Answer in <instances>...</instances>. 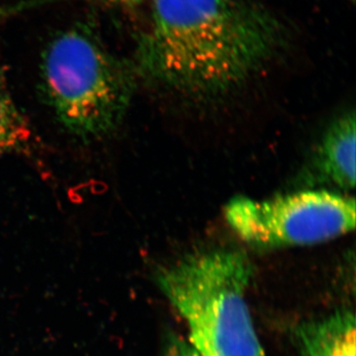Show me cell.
<instances>
[{
  "label": "cell",
  "mask_w": 356,
  "mask_h": 356,
  "mask_svg": "<svg viewBox=\"0 0 356 356\" xmlns=\"http://www.w3.org/2000/svg\"><path fill=\"white\" fill-rule=\"evenodd\" d=\"M355 200L343 192L304 191L267 200L236 197L224 209L236 235L255 248L327 242L355 228Z\"/></svg>",
  "instance_id": "obj_4"
},
{
  "label": "cell",
  "mask_w": 356,
  "mask_h": 356,
  "mask_svg": "<svg viewBox=\"0 0 356 356\" xmlns=\"http://www.w3.org/2000/svg\"><path fill=\"white\" fill-rule=\"evenodd\" d=\"M284 44L280 21L252 0H154L134 67L166 88L210 97L245 83Z\"/></svg>",
  "instance_id": "obj_1"
},
{
  "label": "cell",
  "mask_w": 356,
  "mask_h": 356,
  "mask_svg": "<svg viewBox=\"0 0 356 356\" xmlns=\"http://www.w3.org/2000/svg\"><path fill=\"white\" fill-rule=\"evenodd\" d=\"M136 76L134 65L79 28L58 35L42 60L47 102L60 125L83 140L99 139L120 126L132 102Z\"/></svg>",
  "instance_id": "obj_3"
},
{
  "label": "cell",
  "mask_w": 356,
  "mask_h": 356,
  "mask_svg": "<svg viewBox=\"0 0 356 356\" xmlns=\"http://www.w3.org/2000/svg\"><path fill=\"white\" fill-rule=\"evenodd\" d=\"M33 143L31 126L14 102L0 69V153H30Z\"/></svg>",
  "instance_id": "obj_7"
},
{
  "label": "cell",
  "mask_w": 356,
  "mask_h": 356,
  "mask_svg": "<svg viewBox=\"0 0 356 356\" xmlns=\"http://www.w3.org/2000/svg\"><path fill=\"white\" fill-rule=\"evenodd\" d=\"M252 277L247 254L227 248L191 252L156 273L199 356H266L248 305Z\"/></svg>",
  "instance_id": "obj_2"
},
{
  "label": "cell",
  "mask_w": 356,
  "mask_h": 356,
  "mask_svg": "<svg viewBox=\"0 0 356 356\" xmlns=\"http://www.w3.org/2000/svg\"><path fill=\"white\" fill-rule=\"evenodd\" d=\"M302 356H355V317L339 309L325 317L306 321L293 332Z\"/></svg>",
  "instance_id": "obj_6"
},
{
  "label": "cell",
  "mask_w": 356,
  "mask_h": 356,
  "mask_svg": "<svg viewBox=\"0 0 356 356\" xmlns=\"http://www.w3.org/2000/svg\"><path fill=\"white\" fill-rule=\"evenodd\" d=\"M109 1L113 2L115 4H119V6H133L140 3L142 0H109Z\"/></svg>",
  "instance_id": "obj_9"
},
{
  "label": "cell",
  "mask_w": 356,
  "mask_h": 356,
  "mask_svg": "<svg viewBox=\"0 0 356 356\" xmlns=\"http://www.w3.org/2000/svg\"><path fill=\"white\" fill-rule=\"evenodd\" d=\"M355 114L348 112L325 131L312 163V175L318 182L341 191L355 186Z\"/></svg>",
  "instance_id": "obj_5"
},
{
  "label": "cell",
  "mask_w": 356,
  "mask_h": 356,
  "mask_svg": "<svg viewBox=\"0 0 356 356\" xmlns=\"http://www.w3.org/2000/svg\"><path fill=\"white\" fill-rule=\"evenodd\" d=\"M165 356H199L184 339L172 336L168 341Z\"/></svg>",
  "instance_id": "obj_8"
}]
</instances>
